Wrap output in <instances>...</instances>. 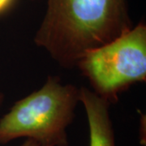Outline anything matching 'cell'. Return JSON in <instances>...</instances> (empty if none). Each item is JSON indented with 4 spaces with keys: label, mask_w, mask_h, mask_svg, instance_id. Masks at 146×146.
Instances as JSON below:
<instances>
[{
    "label": "cell",
    "mask_w": 146,
    "mask_h": 146,
    "mask_svg": "<svg viewBox=\"0 0 146 146\" xmlns=\"http://www.w3.org/2000/svg\"><path fill=\"white\" fill-rule=\"evenodd\" d=\"M79 89L48 76L41 89L19 100L0 119V145L25 137L44 146H68Z\"/></svg>",
    "instance_id": "cell-2"
},
{
    "label": "cell",
    "mask_w": 146,
    "mask_h": 146,
    "mask_svg": "<svg viewBox=\"0 0 146 146\" xmlns=\"http://www.w3.org/2000/svg\"><path fill=\"white\" fill-rule=\"evenodd\" d=\"M31 1H34V0H31Z\"/></svg>",
    "instance_id": "cell-8"
},
{
    "label": "cell",
    "mask_w": 146,
    "mask_h": 146,
    "mask_svg": "<svg viewBox=\"0 0 146 146\" xmlns=\"http://www.w3.org/2000/svg\"><path fill=\"white\" fill-rule=\"evenodd\" d=\"M21 146H44L42 145L41 144L37 143L36 141L31 140V139H26V141H25Z\"/></svg>",
    "instance_id": "cell-6"
},
{
    "label": "cell",
    "mask_w": 146,
    "mask_h": 146,
    "mask_svg": "<svg viewBox=\"0 0 146 146\" xmlns=\"http://www.w3.org/2000/svg\"><path fill=\"white\" fill-rule=\"evenodd\" d=\"M76 67L93 91L110 104L131 85L146 81V25L141 22L109 43L85 53Z\"/></svg>",
    "instance_id": "cell-3"
},
{
    "label": "cell",
    "mask_w": 146,
    "mask_h": 146,
    "mask_svg": "<svg viewBox=\"0 0 146 146\" xmlns=\"http://www.w3.org/2000/svg\"><path fill=\"white\" fill-rule=\"evenodd\" d=\"M13 2L14 0H0V14L7 10Z\"/></svg>",
    "instance_id": "cell-5"
},
{
    "label": "cell",
    "mask_w": 146,
    "mask_h": 146,
    "mask_svg": "<svg viewBox=\"0 0 146 146\" xmlns=\"http://www.w3.org/2000/svg\"><path fill=\"white\" fill-rule=\"evenodd\" d=\"M133 27L127 0H47L34 43L63 68Z\"/></svg>",
    "instance_id": "cell-1"
},
{
    "label": "cell",
    "mask_w": 146,
    "mask_h": 146,
    "mask_svg": "<svg viewBox=\"0 0 146 146\" xmlns=\"http://www.w3.org/2000/svg\"><path fill=\"white\" fill-rule=\"evenodd\" d=\"M79 100L85 110L89 131V146H116L109 102L86 87L79 89Z\"/></svg>",
    "instance_id": "cell-4"
},
{
    "label": "cell",
    "mask_w": 146,
    "mask_h": 146,
    "mask_svg": "<svg viewBox=\"0 0 146 146\" xmlns=\"http://www.w3.org/2000/svg\"><path fill=\"white\" fill-rule=\"evenodd\" d=\"M3 98H4V96H3V94H2V93H0V106H1L2 102H3Z\"/></svg>",
    "instance_id": "cell-7"
}]
</instances>
